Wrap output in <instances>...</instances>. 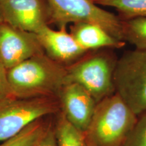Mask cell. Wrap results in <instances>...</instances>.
Here are the masks:
<instances>
[{"mask_svg": "<svg viewBox=\"0 0 146 146\" xmlns=\"http://www.w3.org/2000/svg\"><path fill=\"white\" fill-rule=\"evenodd\" d=\"M66 67L45 53L36 55L8 70L12 96L35 98L58 96L66 83Z\"/></svg>", "mask_w": 146, "mask_h": 146, "instance_id": "cell-1", "label": "cell"}, {"mask_svg": "<svg viewBox=\"0 0 146 146\" xmlns=\"http://www.w3.org/2000/svg\"><path fill=\"white\" fill-rule=\"evenodd\" d=\"M138 116L116 93L97 104L85 133L96 146H124L137 123Z\"/></svg>", "mask_w": 146, "mask_h": 146, "instance_id": "cell-2", "label": "cell"}, {"mask_svg": "<svg viewBox=\"0 0 146 146\" xmlns=\"http://www.w3.org/2000/svg\"><path fill=\"white\" fill-rule=\"evenodd\" d=\"M118 58L113 49L89 51L66 67L67 83H76L92 96L97 103L116 93L114 75Z\"/></svg>", "mask_w": 146, "mask_h": 146, "instance_id": "cell-3", "label": "cell"}, {"mask_svg": "<svg viewBox=\"0 0 146 146\" xmlns=\"http://www.w3.org/2000/svg\"><path fill=\"white\" fill-rule=\"evenodd\" d=\"M50 23L60 28L69 23H90L100 25L120 41H124L123 24L118 16L104 10L92 0H47Z\"/></svg>", "mask_w": 146, "mask_h": 146, "instance_id": "cell-4", "label": "cell"}, {"mask_svg": "<svg viewBox=\"0 0 146 146\" xmlns=\"http://www.w3.org/2000/svg\"><path fill=\"white\" fill-rule=\"evenodd\" d=\"M116 93L137 116L146 112V50H128L114 71Z\"/></svg>", "mask_w": 146, "mask_h": 146, "instance_id": "cell-5", "label": "cell"}, {"mask_svg": "<svg viewBox=\"0 0 146 146\" xmlns=\"http://www.w3.org/2000/svg\"><path fill=\"white\" fill-rule=\"evenodd\" d=\"M49 98L10 97L0 101V143L43 116L57 112L60 105Z\"/></svg>", "mask_w": 146, "mask_h": 146, "instance_id": "cell-6", "label": "cell"}, {"mask_svg": "<svg viewBox=\"0 0 146 146\" xmlns=\"http://www.w3.org/2000/svg\"><path fill=\"white\" fill-rule=\"evenodd\" d=\"M0 17L11 26L36 33L50 23L47 0H0Z\"/></svg>", "mask_w": 146, "mask_h": 146, "instance_id": "cell-7", "label": "cell"}, {"mask_svg": "<svg viewBox=\"0 0 146 146\" xmlns=\"http://www.w3.org/2000/svg\"><path fill=\"white\" fill-rule=\"evenodd\" d=\"M42 53L35 33L0 23V62L8 70Z\"/></svg>", "mask_w": 146, "mask_h": 146, "instance_id": "cell-8", "label": "cell"}, {"mask_svg": "<svg viewBox=\"0 0 146 146\" xmlns=\"http://www.w3.org/2000/svg\"><path fill=\"white\" fill-rule=\"evenodd\" d=\"M62 112L77 129L86 133L96 110L97 102L81 85L67 83L58 95Z\"/></svg>", "mask_w": 146, "mask_h": 146, "instance_id": "cell-9", "label": "cell"}, {"mask_svg": "<svg viewBox=\"0 0 146 146\" xmlns=\"http://www.w3.org/2000/svg\"><path fill=\"white\" fill-rule=\"evenodd\" d=\"M35 34L45 54L64 66L74 63L89 52L78 45L66 27L55 30L45 25Z\"/></svg>", "mask_w": 146, "mask_h": 146, "instance_id": "cell-10", "label": "cell"}, {"mask_svg": "<svg viewBox=\"0 0 146 146\" xmlns=\"http://www.w3.org/2000/svg\"><path fill=\"white\" fill-rule=\"evenodd\" d=\"M70 33L78 45L87 51L104 48L120 49L126 45L125 41L116 39L100 25L94 23L72 24Z\"/></svg>", "mask_w": 146, "mask_h": 146, "instance_id": "cell-11", "label": "cell"}, {"mask_svg": "<svg viewBox=\"0 0 146 146\" xmlns=\"http://www.w3.org/2000/svg\"><path fill=\"white\" fill-rule=\"evenodd\" d=\"M58 146H88L85 133L74 127L60 112L54 128Z\"/></svg>", "mask_w": 146, "mask_h": 146, "instance_id": "cell-12", "label": "cell"}, {"mask_svg": "<svg viewBox=\"0 0 146 146\" xmlns=\"http://www.w3.org/2000/svg\"><path fill=\"white\" fill-rule=\"evenodd\" d=\"M92 1L98 5L114 8L121 21L146 17V0H92Z\"/></svg>", "mask_w": 146, "mask_h": 146, "instance_id": "cell-13", "label": "cell"}, {"mask_svg": "<svg viewBox=\"0 0 146 146\" xmlns=\"http://www.w3.org/2000/svg\"><path fill=\"white\" fill-rule=\"evenodd\" d=\"M124 41L139 50H146V17L122 21Z\"/></svg>", "mask_w": 146, "mask_h": 146, "instance_id": "cell-14", "label": "cell"}, {"mask_svg": "<svg viewBox=\"0 0 146 146\" xmlns=\"http://www.w3.org/2000/svg\"><path fill=\"white\" fill-rule=\"evenodd\" d=\"M46 127L39 120L24 129L13 137L0 143V146H31L45 132Z\"/></svg>", "mask_w": 146, "mask_h": 146, "instance_id": "cell-15", "label": "cell"}, {"mask_svg": "<svg viewBox=\"0 0 146 146\" xmlns=\"http://www.w3.org/2000/svg\"><path fill=\"white\" fill-rule=\"evenodd\" d=\"M124 146H146V112L138 116L135 125Z\"/></svg>", "mask_w": 146, "mask_h": 146, "instance_id": "cell-16", "label": "cell"}, {"mask_svg": "<svg viewBox=\"0 0 146 146\" xmlns=\"http://www.w3.org/2000/svg\"><path fill=\"white\" fill-rule=\"evenodd\" d=\"M12 96L8 77V69L0 62V101Z\"/></svg>", "mask_w": 146, "mask_h": 146, "instance_id": "cell-17", "label": "cell"}, {"mask_svg": "<svg viewBox=\"0 0 146 146\" xmlns=\"http://www.w3.org/2000/svg\"><path fill=\"white\" fill-rule=\"evenodd\" d=\"M31 146H58L54 129L46 128L43 134Z\"/></svg>", "mask_w": 146, "mask_h": 146, "instance_id": "cell-18", "label": "cell"}, {"mask_svg": "<svg viewBox=\"0 0 146 146\" xmlns=\"http://www.w3.org/2000/svg\"><path fill=\"white\" fill-rule=\"evenodd\" d=\"M87 143H88V146H96V145H94V144L90 143V142H89L88 140H87Z\"/></svg>", "mask_w": 146, "mask_h": 146, "instance_id": "cell-19", "label": "cell"}, {"mask_svg": "<svg viewBox=\"0 0 146 146\" xmlns=\"http://www.w3.org/2000/svg\"><path fill=\"white\" fill-rule=\"evenodd\" d=\"M1 22H2V21H1V17H0V23H1Z\"/></svg>", "mask_w": 146, "mask_h": 146, "instance_id": "cell-20", "label": "cell"}]
</instances>
